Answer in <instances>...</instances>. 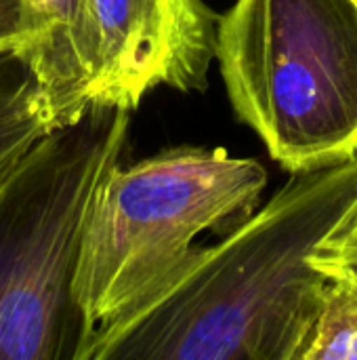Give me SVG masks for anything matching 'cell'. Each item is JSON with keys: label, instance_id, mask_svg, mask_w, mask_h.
Returning a JSON list of instances; mask_svg holds the SVG:
<instances>
[{"label": "cell", "instance_id": "8fae6325", "mask_svg": "<svg viewBox=\"0 0 357 360\" xmlns=\"http://www.w3.org/2000/svg\"><path fill=\"white\" fill-rule=\"evenodd\" d=\"M356 2H357V0H356Z\"/></svg>", "mask_w": 357, "mask_h": 360}, {"label": "cell", "instance_id": "6da1fadb", "mask_svg": "<svg viewBox=\"0 0 357 360\" xmlns=\"http://www.w3.org/2000/svg\"><path fill=\"white\" fill-rule=\"evenodd\" d=\"M357 211V156L288 181L76 360H299L330 278L311 257Z\"/></svg>", "mask_w": 357, "mask_h": 360}, {"label": "cell", "instance_id": "7a4b0ae2", "mask_svg": "<svg viewBox=\"0 0 357 360\" xmlns=\"http://www.w3.org/2000/svg\"><path fill=\"white\" fill-rule=\"evenodd\" d=\"M267 169L225 148L177 146L101 181L82 234L72 300L78 352L156 295L206 232L227 234L259 205Z\"/></svg>", "mask_w": 357, "mask_h": 360}, {"label": "cell", "instance_id": "3957f363", "mask_svg": "<svg viewBox=\"0 0 357 360\" xmlns=\"http://www.w3.org/2000/svg\"><path fill=\"white\" fill-rule=\"evenodd\" d=\"M215 59L236 116L284 171L357 156L356 0H236Z\"/></svg>", "mask_w": 357, "mask_h": 360}, {"label": "cell", "instance_id": "30bf717a", "mask_svg": "<svg viewBox=\"0 0 357 360\" xmlns=\"http://www.w3.org/2000/svg\"><path fill=\"white\" fill-rule=\"evenodd\" d=\"M21 40V0H0V53H17Z\"/></svg>", "mask_w": 357, "mask_h": 360}, {"label": "cell", "instance_id": "5b68a950", "mask_svg": "<svg viewBox=\"0 0 357 360\" xmlns=\"http://www.w3.org/2000/svg\"><path fill=\"white\" fill-rule=\"evenodd\" d=\"M97 46L90 108L137 110L160 86L206 91L217 21L204 0H88Z\"/></svg>", "mask_w": 357, "mask_h": 360}, {"label": "cell", "instance_id": "8992f818", "mask_svg": "<svg viewBox=\"0 0 357 360\" xmlns=\"http://www.w3.org/2000/svg\"><path fill=\"white\" fill-rule=\"evenodd\" d=\"M23 40L17 55L27 63L63 127L90 108L97 46L88 0H21Z\"/></svg>", "mask_w": 357, "mask_h": 360}, {"label": "cell", "instance_id": "52a82bcc", "mask_svg": "<svg viewBox=\"0 0 357 360\" xmlns=\"http://www.w3.org/2000/svg\"><path fill=\"white\" fill-rule=\"evenodd\" d=\"M59 129L63 122L27 63L0 53V190Z\"/></svg>", "mask_w": 357, "mask_h": 360}, {"label": "cell", "instance_id": "277c9868", "mask_svg": "<svg viewBox=\"0 0 357 360\" xmlns=\"http://www.w3.org/2000/svg\"><path fill=\"white\" fill-rule=\"evenodd\" d=\"M130 110L93 108L0 190V360H74L72 283L93 198L122 165Z\"/></svg>", "mask_w": 357, "mask_h": 360}, {"label": "cell", "instance_id": "ba28073f", "mask_svg": "<svg viewBox=\"0 0 357 360\" xmlns=\"http://www.w3.org/2000/svg\"><path fill=\"white\" fill-rule=\"evenodd\" d=\"M299 360H357V281L330 278Z\"/></svg>", "mask_w": 357, "mask_h": 360}, {"label": "cell", "instance_id": "9c48e42d", "mask_svg": "<svg viewBox=\"0 0 357 360\" xmlns=\"http://www.w3.org/2000/svg\"><path fill=\"white\" fill-rule=\"evenodd\" d=\"M311 264L328 278L357 281V211L339 232L316 249Z\"/></svg>", "mask_w": 357, "mask_h": 360}]
</instances>
